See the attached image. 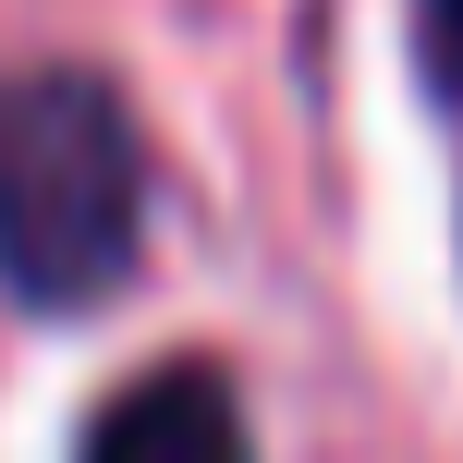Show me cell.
I'll list each match as a JSON object with an SVG mask.
<instances>
[{
  "label": "cell",
  "instance_id": "1",
  "mask_svg": "<svg viewBox=\"0 0 463 463\" xmlns=\"http://www.w3.org/2000/svg\"><path fill=\"white\" fill-rule=\"evenodd\" d=\"M146 232V146L98 73H0V280L37 317L98 305Z\"/></svg>",
  "mask_w": 463,
  "mask_h": 463
},
{
  "label": "cell",
  "instance_id": "2",
  "mask_svg": "<svg viewBox=\"0 0 463 463\" xmlns=\"http://www.w3.org/2000/svg\"><path fill=\"white\" fill-rule=\"evenodd\" d=\"M73 463H256V451H244V402L220 366H146L135 391L98 402Z\"/></svg>",
  "mask_w": 463,
  "mask_h": 463
},
{
  "label": "cell",
  "instance_id": "3",
  "mask_svg": "<svg viewBox=\"0 0 463 463\" xmlns=\"http://www.w3.org/2000/svg\"><path fill=\"white\" fill-rule=\"evenodd\" d=\"M415 49H427V86L463 110V0H415Z\"/></svg>",
  "mask_w": 463,
  "mask_h": 463
}]
</instances>
